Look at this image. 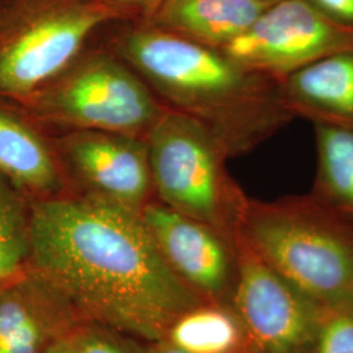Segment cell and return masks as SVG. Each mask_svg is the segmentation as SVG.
<instances>
[{"mask_svg": "<svg viewBox=\"0 0 353 353\" xmlns=\"http://www.w3.org/2000/svg\"><path fill=\"white\" fill-rule=\"evenodd\" d=\"M293 118L353 131V50L327 55L280 80Z\"/></svg>", "mask_w": 353, "mask_h": 353, "instance_id": "obj_12", "label": "cell"}, {"mask_svg": "<svg viewBox=\"0 0 353 353\" xmlns=\"http://www.w3.org/2000/svg\"><path fill=\"white\" fill-rule=\"evenodd\" d=\"M141 217L176 276L205 301L230 303L236 276V242L214 228L150 201Z\"/></svg>", "mask_w": 353, "mask_h": 353, "instance_id": "obj_9", "label": "cell"}, {"mask_svg": "<svg viewBox=\"0 0 353 353\" xmlns=\"http://www.w3.org/2000/svg\"><path fill=\"white\" fill-rule=\"evenodd\" d=\"M80 323L74 310L29 270L0 288V353H45Z\"/></svg>", "mask_w": 353, "mask_h": 353, "instance_id": "obj_11", "label": "cell"}, {"mask_svg": "<svg viewBox=\"0 0 353 353\" xmlns=\"http://www.w3.org/2000/svg\"><path fill=\"white\" fill-rule=\"evenodd\" d=\"M316 170L310 192L353 220V131L313 125Z\"/></svg>", "mask_w": 353, "mask_h": 353, "instance_id": "obj_16", "label": "cell"}, {"mask_svg": "<svg viewBox=\"0 0 353 353\" xmlns=\"http://www.w3.org/2000/svg\"><path fill=\"white\" fill-rule=\"evenodd\" d=\"M17 14L0 24V99L14 102L61 75L109 16L94 7Z\"/></svg>", "mask_w": 353, "mask_h": 353, "instance_id": "obj_6", "label": "cell"}, {"mask_svg": "<svg viewBox=\"0 0 353 353\" xmlns=\"http://www.w3.org/2000/svg\"><path fill=\"white\" fill-rule=\"evenodd\" d=\"M153 190L161 203L233 242L249 199L228 173L229 154L196 119L165 110L147 134Z\"/></svg>", "mask_w": 353, "mask_h": 353, "instance_id": "obj_4", "label": "cell"}, {"mask_svg": "<svg viewBox=\"0 0 353 353\" xmlns=\"http://www.w3.org/2000/svg\"><path fill=\"white\" fill-rule=\"evenodd\" d=\"M71 341L79 353H141L138 341L89 322L74 330Z\"/></svg>", "mask_w": 353, "mask_h": 353, "instance_id": "obj_19", "label": "cell"}, {"mask_svg": "<svg viewBox=\"0 0 353 353\" xmlns=\"http://www.w3.org/2000/svg\"><path fill=\"white\" fill-rule=\"evenodd\" d=\"M237 276L230 303L250 353H303L325 307L279 275L239 236Z\"/></svg>", "mask_w": 353, "mask_h": 353, "instance_id": "obj_8", "label": "cell"}, {"mask_svg": "<svg viewBox=\"0 0 353 353\" xmlns=\"http://www.w3.org/2000/svg\"><path fill=\"white\" fill-rule=\"evenodd\" d=\"M341 26L353 30V0H310Z\"/></svg>", "mask_w": 353, "mask_h": 353, "instance_id": "obj_20", "label": "cell"}, {"mask_svg": "<svg viewBox=\"0 0 353 353\" xmlns=\"http://www.w3.org/2000/svg\"><path fill=\"white\" fill-rule=\"evenodd\" d=\"M270 4L262 0H166L159 20L166 32L223 50Z\"/></svg>", "mask_w": 353, "mask_h": 353, "instance_id": "obj_14", "label": "cell"}, {"mask_svg": "<svg viewBox=\"0 0 353 353\" xmlns=\"http://www.w3.org/2000/svg\"><path fill=\"white\" fill-rule=\"evenodd\" d=\"M303 353H353V306L325 307L316 335Z\"/></svg>", "mask_w": 353, "mask_h": 353, "instance_id": "obj_18", "label": "cell"}, {"mask_svg": "<svg viewBox=\"0 0 353 353\" xmlns=\"http://www.w3.org/2000/svg\"><path fill=\"white\" fill-rule=\"evenodd\" d=\"M20 103L43 122L138 137L165 112L134 68L105 54L83 59Z\"/></svg>", "mask_w": 353, "mask_h": 353, "instance_id": "obj_5", "label": "cell"}, {"mask_svg": "<svg viewBox=\"0 0 353 353\" xmlns=\"http://www.w3.org/2000/svg\"><path fill=\"white\" fill-rule=\"evenodd\" d=\"M121 58L173 110L202 123L229 157L249 153L294 121L280 80L234 62L221 50L166 30H137Z\"/></svg>", "mask_w": 353, "mask_h": 353, "instance_id": "obj_2", "label": "cell"}, {"mask_svg": "<svg viewBox=\"0 0 353 353\" xmlns=\"http://www.w3.org/2000/svg\"><path fill=\"white\" fill-rule=\"evenodd\" d=\"M353 50V30L310 0H279L223 52L248 70L281 80L307 64Z\"/></svg>", "mask_w": 353, "mask_h": 353, "instance_id": "obj_7", "label": "cell"}, {"mask_svg": "<svg viewBox=\"0 0 353 353\" xmlns=\"http://www.w3.org/2000/svg\"><path fill=\"white\" fill-rule=\"evenodd\" d=\"M29 271L80 321L139 341L164 339L205 300L178 278L141 214L89 195L29 201Z\"/></svg>", "mask_w": 353, "mask_h": 353, "instance_id": "obj_1", "label": "cell"}, {"mask_svg": "<svg viewBox=\"0 0 353 353\" xmlns=\"http://www.w3.org/2000/svg\"><path fill=\"white\" fill-rule=\"evenodd\" d=\"M139 347L141 353H190L166 339L143 341V344H139Z\"/></svg>", "mask_w": 353, "mask_h": 353, "instance_id": "obj_21", "label": "cell"}, {"mask_svg": "<svg viewBox=\"0 0 353 353\" xmlns=\"http://www.w3.org/2000/svg\"><path fill=\"white\" fill-rule=\"evenodd\" d=\"M164 339L190 353H250L246 331L230 303L204 301L176 318Z\"/></svg>", "mask_w": 353, "mask_h": 353, "instance_id": "obj_15", "label": "cell"}, {"mask_svg": "<svg viewBox=\"0 0 353 353\" xmlns=\"http://www.w3.org/2000/svg\"><path fill=\"white\" fill-rule=\"evenodd\" d=\"M262 1H265V3H275V1H279V0H262Z\"/></svg>", "mask_w": 353, "mask_h": 353, "instance_id": "obj_23", "label": "cell"}, {"mask_svg": "<svg viewBox=\"0 0 353 353\" xmlns=\"http://www.w3.org/2000/svg\"><path fill=\"white\" fill-rule=\"evenodd\" d=\"M29 201L0 176V288L29 270Z\"/></svg>", "mask_w": 353, "mask_h": 353, "instance_id": "obj_17", "label": "cell"}, {"mask_svg": "<svg viewBox=\"0 0 353 353\" xmlns=\"http://www.w3.org/2000/svg\"><path fill=\"white\" fill-rule=\"evenodd\" d=\"M240 236L316 303L353 306V220L312 192L249 199Z\"/></svg>", "mask_w": 353, "mask_h": 353, "instance_id": "obj_3", "label": "cell"}, {"mask_svg": "<svg viewBox=\"0 0 353 353\" xmlns=\"http://www.w3.org/2000/svg\"><path fill=\"white\" fill-rule=\"evenodd\" d=\"M45 353H79L76 350L74 341H71V336L64 338L62 341H57L52 344L50 348Z\"/></svg>", "mask_w": 353, "mask_h": 353, "instance_id": "obj_22", "label": "cell"}, {"mask_svg": "<svg viewBox=\"0 0 353 353\" xmlns=\"http://www.w3.org/2000/svg\"><path fill=\"white\" fill-rule=\"evenodd\" d=\"M65 163L89 196L141 212L153 183L147 139L138 135L75 130L59 143Z\"/></svg>", "mask_w": 353, "mask_h": 353, "instance_id": "obj_10", "label": "cell"}, {"mask_svg": "<svg viewBox=\"0 0 353 353\" xmlns=\"http://www.w3.org/2000/svg\"><path fill=\"white\" fill-rule=\"evenodd\" d=\"M0 176L28 201L61 195L63 179L48 143L26 118L0 105Z\"/></svg>", "mask_w": 353, "mask_h": 353, "instance_id": "obj_13", "label": "cell"}]
</instances>
